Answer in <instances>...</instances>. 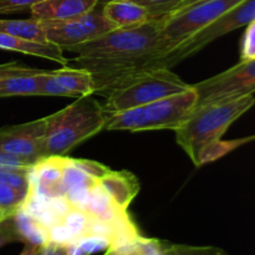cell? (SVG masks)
<instances>
[{
	"label": "cell",
	"mask_w": 255,
	"mask_h": 255,
	"mask_svg": "<svg viewBox=\"0 0 255 255\" xmlns=\"http://www.w3.org/2000/svg\"><path fill=\"white\" fill-rule=\"evenodd\" d=\"M72 255H87L86 253H85L84 251H82L81 248H80L77 244H75L74 246V249H72Z\"/></svg>",
	"instance_id": "cell-34"
},
{
	"label": "cell",
	"mask_w": 255,
	"mask_h": 255,
	"mask_svg": "<svg viewBox=\"0 0 255 255\" xmlns=\"http://www.w3.org/2000/svg\"><path fill=\"white\" fill-rule=\"evenodd\" d=\"M12 216L0 221V248L5 246V244L12 243V242H19V237H17L16 231H15Z\"/></svg>",
	"instance_id": "cell-29"
},
{
	"label": "cell",
	"mask_w": 255,
	"mask_h": 255,
	"mask_svg": "<svg viewBox=\"0 0 255 255\" xmlns=\"http://www.w3.org/2000/svg\"><path fill=\"white\" fill-rule=\"evenodd\" d=\"M12 219H14L15 231L19 237V242L42 247L49 241V231L35 217L22 208H19L15 212Z\"/></svg>",
	"instance_id": "cell-17"
},
{
	"label": "cell",
	"mask_w": 255,
	"mask_h": 255,
	"mask_svg": "<svg viewBox=\"0 0 255 255\" xmlns=\"http://www.w3.org/2000/svg\"><path fill=\"white\" fill-rule=\"evenodd\" d=\"M101 7L105 16L116 27H134L154 20L146 7L132 0H111Z\"/></svg>",
	"instance_id": "cell-16"
},
{
	"label": "cell",
	"mask_w": 255,
	"mask_h": 255,
	"mask_svg": "<svg viewBox=\"0 0 255 255\" xmlns=\"http://www.w3.org/2000/svg\"><path fill=\"white\" fill-rule=\"evenodd\" d=\"M161 19L134 27H116L102 36L67 47L76 54L72 61L92 74L95 92L107 90L125 77L143 70L157 69L156 61L168 47L159 36Z\"/></svg>",
	"instance_id": "cell-1"
},
{
	"label": "cell",
	"mask_w": 255,
	"mask_h": 255,
	"mask_svg": "<svg viewBox=\"0 0 255 255\" xmlns=\"http://www.w3.org/2000/svg\"><path fill=\"white\" fill-rule=\"evenodd\" d=\"M71 162L76 167H79L80 169L85 172L86 174H89L90 177H92L94 179H96L99 182V179H101L102 177L106 176L111 168L105 164L100 163V162L91 161V159H74L71 158Z\"/></svg>",
	"instance_id": "cell-27"
},
{
	"label": "cell",
	"mask_w": 255,
	"mask_h": 255,
	"mask_svg": "<svg viewBox=\"0 0 255 255\" xmlns=\"http://www.w3.org/2000/svg\"><path fill=\"white\" fill-rule=\"evenodd\" d=\"M37 75L0 80V99L12 96H37Z\"/></svg>",
	"instance_id": "cell-19"
},
{
	"label": "cell",
	"mask_w": 255,
	"mask_h": 255,
	"mask_svg": "<svg viewBox=\"0 0 255 255\" xmlns=\"http://www.w3.org/2000/svg\"><path fill=\"white\" fill-rule=\"evenodd\" d=\"M41 0H0V14H11V12L24 11L31 9L32 5Z\"/></svg>",
	"instance_id": "cell-30"
},
{
	"label": "cell",
	"mask_w": 255,
	"mask_h": 255,
	"mask_svg": "<svg viewBox=\"0 0 255 255\" xmlns=\"http://www.w3.org/2000/svg\"><path fill=\"white\" fill-rule=\"evenodd\" d=\"M162 255H228L217 247H192L182 244H169L159 241Z\"/></svg>",
	"instance_id": "cell-21"
},
{
	"label": "cell",
	"mask_w": 255,
	"mask_h": 255,
	"mask_svg": "<svg viewBox=\"0 0 255 255\" xmlns=\"http://www.w3.org/2000/svg\"><path fill=\"white\" fill-rule=\"evenodd\" d=\"M42 71L44 70L26 66V65H22L17 61L7 62V64L0 65V80L14 76H31V75H37Z\"/></svg>",
	"instance_id": "cell-26"
},
{
	"label": "cell",
	"mask_w": 255,
	"mask_h": 255,
	"mask_svg": "<svg viewBox=\"0 0 255 255\" xmlns=\"http://www.w3.org/2000/svg\"><path fill=\"white\" fill-rule=\"evenodd\" d=\"M146 7L153 19H161L172 14L183 0H132Z\"/></svg>",
	"instance_id": "cell-24"
},
{
	"label": "cell",
	"mask_w": 255,
	"mask_h": 255,
	"mask_svg": "<svg viewBox=\"0 0 255 255\" xmlns=\"http://www.w3.org/2000/svg\"><path fill=\"white\" fill-rule=\"evenodd\" d=\"M0 49L51 60L61 66H67L70 62V60L64 56V50L57 45L51 44V42L30 41V40L5 34V32H0Z\"/></svg>",
	"instance_id": "cell-15"
},
{
	"label": "cell",
	"mask_w": 255,
	"mask_h": 255,
	"mask_svg": "<svg viewBox=\"0 0 255 255\" xmlns=\"http://www.w3.org/2000/svg\"><path fill=\"white\" fill-rule=\"evenodd\" d=\"M197 96L193 86L179 94L133 107L126 111L106 115L107 131H158L177 129L196 109Z\"/></svg>",
	"instance_id": "cell-4"
},
{
	"label": "cell",
	"mask_w": 255,
	"mask_h": 255,
	"mask_svg": "<svg viewBox=\"0 0 255 255\" xmlns=\"http://www.w3.org/2000/svg\"><path fill=\"white\" fill-rule=\"evenodd\" d=\"M254 95L224 100L196 107L183 124L174 129L176 142L197 167L219 158L252 138L222 142L233 122L252 109Z\"/></svg>",
	"instance_id": "cell-2"
},
{
	"label": "cell",
	"mask_w": 255,
	"mask_h": 255,
	"mask_svg": "<svg viewBox=\"0 0 255 255\" xmlns=\"http://www.w3.org/2000/svg\"><path fill=\"white\" fill-rule=\"evenodd\" d=\"M27 194L29 191H21L0 183V209L15 213L25 203Z\"/></svg>",
	"instance_id": "cell-22"
},
{
	"label": "cell",
	"mask_w": 255,
	"mask_h": 255,
	"mask_svg": "<svg viewBox=\"0 0 255 255\" xmlns=\"http://www.w3.org/2000/svg\"><path fill=\"white\" fill-rule=\"evenodd\" d=\"M31 168L0 169V183L6 184V186L12 187V188L21 189V191H29Z\"/></svg>",
	"instance_id": "cell-23"
},
{
	"label": "cell",
	"mask_w": 255,
	"mask_h": 255,
	"mask_svg": "<svg viewBox=\"0 0 255 255\" xmlns=\"http://www.w3.org/2000/svg\"><path fill=\"white\" fill-rule=\"evenodd\" d=\"M254 20L255 0H244L241 4L236 5L231 10L224 12L222 16L211 22L208 26H206L201 31L196 32L191 37L184 40L183 42L177 45L171 51L162 54L159 59H157V67L171 69L179 61H182L186 57L192 56L218 37L229 34L231 31H234L239 27L247 26Z\"/></svg>",
	"instance_id": "cell-6"
},
{
	"label": "cell",
	"mask_w": 255,
	"mask_h": 255,
	"mask_svg": "<svg viewBox=\"0 0 255 255\" xmlns=\"http://www.w3.org/2000/svg\"><path fill=\"white\" fill-rule=\"evenodd\" d=\"M196 90V107L255 94V59L244 60L213 77L192 85Z\"/></svg>",
	"instance_id": "cell-8"
},
{
	"label": "cell",
	"mask_w": 255,
	"mask_h": 255,
	"mask_svg": "<svg viewBox=\"0 0 255 255\" xmlns=\"http://www.w3.org/2000/svg\"><path fill=\"white\" fill-rule=\"evenodd\" d=\"M64 156H52L37 162L30 172L29 192L47 201L64 197Z\"/></svg>",
	"instance_id": "cell-12"
},
{
	"label": "cell",
	"mask_w": 255,
	"mask_h": 255,
	"mask_svg": "<svg viewBox=\"0 0 255 255\" xmlns=\"http://www.w3.org/2000/svg\"><path fill=\"white\" fill-rule=\"evenodd\" d=\"M95 94L94 76L81 67L62 66L37 75V96L81 97Z\"/></svg>",
	"instance_id": "cell-11"
},
{
	"label": "cell",
	"mask_w": 255,
	"mask_h": 255,
	"mask_svg": "<svg viewBox=\"0 0 255 255\" xmlns=\"http://www.w3.org/2000/svg\"><path fill=\"white\" fill-rule=\"evenodd\" d=\"M74 246L75 244H65L47 241L40 249V255H72Z\"/></svg>",
	"instance_id": "cell-31"
},
{
	"label": "cell",
	"mask_w": 255,
	"mask_h": 255,
	"mask_svg": "<svg viewBox=\"0 0 255 255\" xmlns=\"http://www.w3.org/2000/svg\"><path fill=\"white\" fill-rule=\"evenodd\" d=\"M132 244L126 247H120V248H110L107 249L105 255H132Z\"/></svg>",
	"instance_id": "cell-32"
},
{
	"label": "cell",
	"mask_w": 255,
	"mask_h": 255,
	"mask_svg": "<svg viewBox=\"0 0 255 255\" xmlns=\"http://www.w3.org/2000/svg\"><path fill=\"white\" fill-rule=\"evenodd\" d=\"M191 85L166 67L143 70L125 77L107 90L104 111L106 115L126 111L179 94Z\"/></svg>",
	"instance_id": "cell-5"
},
{
	"label": "cell",
	"mask_w": 255,
	"mask_h": 255,
	"mask_svg": "<svg viewBox=\"0 0 255 255\" xmlns=\"http://www.w3.org/2000/svg\"><path fill=\"white\" fill-rule=\"evenodd\" d=\"M97 5L99 0H41L30 11L40 21H62L87 14Z\"/></svg>",
	"instance_id": "cell-13"
},
{
	"label": "cell",
	"mask_w": 255,
	"mask_h": 255,
	"mask_svg": "<svg viewBox=\"0 0 255 255\" xmlns=\"http://www.w3.org/2000/svg\"><path fill=\"white\" fill-rule=\"evenodd\" d=\"M75 244L80 247L87 255L97 253V252L107 251L112 247L111 241L102 236H86L80 238Z\"/></svg>",
	"instance_id": "cell-25"
},
{
	"label": "cell",
	"mask_w": 255,
	"mask_h": 255,
	"mask_svg": "<svg viewBox=\"0 0 255 255\" xmlns=\"http://www.w3.org/2000/svg\"><path fill=\"white\" fill-rule=\"evenodd\" d=\"M104 106L92 95L77 97L65 109L47 116L45 158L65 156L86 139L105 129Z\"/></svg>",
	"instance_id": "cell-3"
},
{
	"label": "cell",
	"mask_w": 255,
	"mask_h": 255,
	"mask_svg": "<svg viewBox=\"0 0 255 255\" xmlns=\"http://www.w3.org/2000/svg\"><path fill=\"white\" fill-rule=\"evenodd\" d=\"M251 59H255V20L247 25L241 49V61Z\"/></svg>",
	"instance_id": "cell-28"
},
{
	"label": "cell",
	"mask_w": 255,
	"mask_h": 255,
	"mask_svg": "<svg viewBox=\"0 0 255 255\" xmlns=\"http://www.w3.org/2000/svg\"><path fill=\"white\" fill-rule=\"evenodd\" d=\"M199 1H203V0H183V1H182L181 4H179L178 6H177V9L174 10L173 12H177V11H179V10L184 9V7L189 6V5H193V4H196V2H199ZM173 12H172V14H173ZM169 15H171V14H169Z\"/></svg>",
	"instance_id": "cell-33"
},
{
	"label": "cell",
	"mask_w": 255,
	"mask_h": 255,
	"mask_svg": "<svg viewBox=\"0 0 255 255\" xmlns=\"http://www.w3.org/2000/svg\"><path fill=\"white\" fill-rule=\"evenodd\" d=\"M47 116L40 120L0 128V151L35 166L45 158Z\"/></svg>",
	"instance_id": "cell-10"
},
{
	"label": "cell",
	"mask_w": 255,
	"mask_h": 255,
	"mask_svg": "<svg viewBox=\"0 0 255 255\" xmlns=\"http://www.w3.org/2000/svg\"><path fill=\"white\" fill-rule=\"evenodd\" d=\"M132 255H138L136 253V252H134V249H133V244H132Z\"/></svg>",
	"instance_id": "cell-37"
},
{
	"label": "cell",
	"mask_w": 255,
	"mask_h": 255,
	"mask_svg": "<svg viewBox=\"0 0 255 255\" xmlns=\"http://www.w3.org/2000/svg\"><path fill=\"white\" fill-rule=\"evenodd\" d=\"M12 214H15V213H12V212H7V211H0V221L7 218V217L12 216Z\"/></svg>",
	"instance_id": "cell-35"
},
{
	"label": "cell",
	"mask_w": 255,
	"mask_h": 255,
	"mask_svg": "<svg viewBox=\"0 0 255 255\" xmlns=\"http://www.w3.org/2000/svg\"><path fill=\"white\" fill-rule=\"evenodd\" d=\"M0 32H5L12 36L30 40V41L49 42L45 36L42 22L34 17L21 20L0 19Z\"/></svg>",
	"instance_id": "cell-18"
},
{
	"label": "cell",
	"mask_w": 255,
	"mask_h": 255,
	"mask_svg": "<svg viewBox=\"0 0 255 255\" xmlns=\"http://www.w3.org/2000/svg\"><path fill=\"white\" fill-rule=\"evenodd\" d=\"M46 40L62 50L84 44L116 29L97 5L95 9L79 17L62 21H41Z\"/></svg>",
	"instance_id": "cell-9"
},
{
	"label": "cell",
	"mask_w": 255,
	"mask_h": 255,
	"mask_svg": "<svg viewBox=\"0 0 255 255\" xmlns=\"http://www.w3.org/2000/svg\"><path fill=\"white\" fill-rule=\"evenodd\" d=\"M107 1H111V0H99V5H100V6H101V5L106 4Z\"/></svg>",
	"instance_id": "cell-36"
},
{
	"label": "cell",
	"mask_w": 255,
	"mask_h": 255,
	"mask_svg": "<svg viewBox=\"0 0 255 255\" xmlns=\"http://www.w3.org/2000/svg\"><path fill=\"white\" fill-rule=\"evenodd\" d=\"M92 217L81 209L71 208L62 218L61 223L71 232L75 241H79L82 237L89 236L90 226H91Z\"/></svg>",
	"instance_id": "cell-20"
},
{
	"label": "cell",
	"mask_w": 255,
	"mask_h": 255,
	"mask_svg": "<svg viewBox=\"0 0 255 255\" xmlns=\"http://www.w3.org/2000/svg\"><path fill=\"white\" fill-rule=\"evenodd\" d=\"M242 1L244 0H203L189 5L162 17L159 36L171 51Z\"/></svg>",
	"instance_id": "cell-7"
},
{
	"label": "cell",
	"mask_w": 255,
	"mask_h": 255,
	"mask_svg": "<svg viewBox=\"0 0 255 255\" xmlns=\"http://www.w3.org/2000/svg\"><path fill=\"white\" fill-rule=\"evenodd\" d=\"M99 186L121 212L128 211L129 204L139 192L138 179L129 171L111 169L106 176L99 179Z\"/></svg>",
	"instance_id": "cell-14"
},
{
	"label": "cell",
	"mask_w": 255,
	"mask_h": 255,
	"mask_svg": "<svg viewBox=\"0 0 255 255\" xmlns=\"http://www.w3.org/2000/svg\"><path fill=\"white\" fill-rule=\"evenodd\" d=\"M0 211H2V209H0Z\"/></svg>",
	"instance_id": "cell-38"
}]
</instances>
